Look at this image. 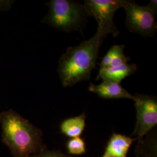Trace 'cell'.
Instances as JSON below:
<instances>
[{"label":"cell","mask_w":157,"mask_h":157,"mask_svg":"<svg viewBox=\"0 0 157 157\" xmlns=\"http://www.w3.org/2000/svg\"><path fill=\"white\" fill-rule=\"evenodd\" d=\"M67 152L72 155H82L86 152L84 140L80 137L71 138L67 143Z\"/></svg>","instance_id":"obj_13"},{"label":"cell","mask_w":157,"mask_h":157,"mask_svg":"<svg viewBox=\"0 0 157 157\" xmlns=\"http://www.w3.org/2000/svg\"><path fill=\"white\" fill-rule=\"evenodd\" d=\"M48 12L43 22L65 32L80 30L87 14L84 6L70 0H51L46 3Z\"/></svg>","instance_id":"obj_3"},{"label":"cell","mask_w":157,"mask_h":157,"mask_svg":"<svg viewBox=\"0 0 157 157\" xmlns=\"http://www.w3.org/2000/svg\"><path fill=\"white\" fill-rule=\"evenodd\" d=\"M2 141L12 157H30L47 146L43 142V133L12 109L0 113Z\"/></svg>","instance_id":"obj_2"},{"label":"cell","mask_w":157,"mask_h":157,"mask_svg":"<svg viewBox=\"0 0 157 157\" xmlns=\"http://www.w3.org/2000/svg\"><path fill=\"white\" fill-rule=\"evenodd\" d=\"M30 157H72L67 155L59 150H50L47 147L41 151Z\"/></svg>","instance_id":"obj_14"},{"label":"cell","mask_w":157,"mask_h":157,"mask_svg":"<svg viewBox=\"0 0 157 157\" xmlns=\"http://www.w3.org/2000/svg\"><path fill=\"white\" fill-rule=\"evenodd\" d=\"M135 139L118 133H113L108 141L101 157H128L129 148Z\"/></svg>","instance_id":"obj_8"},{"label":"cell","mask_w":157,"mask_h":157,"mask_svg":"<svg viewBox=\"0 0 157 157\" xmlns=\"http://www.w3.org/2000/svg\"><path fill=\"white\" fill-rule=\"evenodd\" d=\"M124 0H86L84 10L87 15L95 18L98 26L109 29L114 36L118 35L119 31L113 23L115 12L124 7Z\"/></svg>","instance_id":"obj_6"},{"label":"cell","mask_w":157,"mask_h":157,"mask_svg":"<svg viewBox=\"0 0 157 157\" xmlns=\"http://www.w3.org/2000/svg\"><path fill=\"white\" fill-rule=\"evenodd\" d=\"M136 154L137 157H157V137L154 134L146 140L143 138L137 140Z\"/></svg>","instance_id":"obj_11"},{"label":"cell","mask_w":157,"mask_h":157,"mask_svg":"<svg viewBox=\"0 0 157 157\" xmlns=\"http://www.w3.org/2000/svg\"><path fill=\"white\" fill-rule=\"evenodd\" d=\"M148 6L154 12H155L157 13V1L155 0H151L150 1Z\"/></svg>","instance_id":"obj_16"},{"label":"cell","mask_w":157,"mask_h":157,"mask_svg":"<svg viewBox=\"0 0 157 157\" xmlns=\"http://www.w3.org/2000/svg\"><path fill=\"white\" fill-rule=\"evenodd\" d=\"M136 122L132 136L140 140L148 135L157 124V100L154 96L136 94Z\"/></svg>","instance_id":"obj_5"},{"label":"cell","mask_w":157,"mask_h":157,"mask_svg":"<svg viewBox=\"0 0 157 157\" xmlns=\"http://www.w3.org/2000/svg\"><path fill=\"white\" fill-rule=\"evenodd\" d=\"M108 29L98 26L95 34L75 47H69L60 58L58 72L63 87L75 84L90 78L95 67L100 47L108 34Z\"/></svg>","instance_id":"obj_1"},{"label":"cell","mask_w":157,"mask_h":157,"mask_svg":"<svg viewBox=\"0 0 157 157\" xmlns=\"http://www.w3.org/2000/svg\"><path fill=\"white\" fill-rule=\"evenodd\" d=\"M126 27L130 32L151 36L157 31L156 13L148 6H140L133 1H126Z\"/></svg>","instance_id":"obj_4"},{"label":"cell","mask_w":157,"mask_h":157,"mask_svg":"<svg viewBox=\"0 0 157 157\" xmlns=\"http://www.w3.org/2000/svg\"><path fill=\"white\" fill-rule=\"evenodd\" d=\"M124 45H114L111 48L112 51V56L109 67H118L124 63H127L130 58L124 54Z\"/></svg>","instance_id":"obj_12"},{"label":"cell","mask_w":157,"mask_h":157,"mask_svg":"<svg viewBox=\"0 0 157 157\" xmlns=\"http://www.w3.org/2000/svg\"><path fill=\"white\" fill-rule=\"evenodd\" d=\"M137 65L135 63H124L118 67L100 69L97 80L102 78L103 80H111L118 83L133 75L137 71Z\"/></svg>","instance_id":"obj_9"},{"label":"cell","mask_w":157,"mask_h":157,"mask_svg":"<svg viewBox=\"0 0 157 157\" xmlns=\"http://www.w3.org/2000/svg\"><path fill=\"white\" fill-rule=\"evenodd\" d=\"M89 90L104 99L128 98L133 100L134 95H132L119 83L111 80H103L101 84L91 83Z\"/></svg>","instance_id":"obj_7"},{"label":"cell","mask_w":157,"mask_h":157,"mask_svg":"<svg viewBox=\"0 0 157 157\" xmlns=\"http://www.w3.org/2000/svg\"><path fill=\"white\" fill-rule=\"evenodd\" d=\"M86 114L83 113L63 120L60 124L61 132L70 138L80 137L86 128Z\"/></svg>","instance_id":"obj_10"},{"label":"cell","mask_w":157,"mask_h":157,"mask_svg":"<svg viewBox=\"0 0 157 157\" xmlns=\"http://www.w3.org/2000/svg\"><path fill=\"white\" fill-rule=\"evenodd\" d=\"M112 51L110 48L109 50L108 51L106 55L104 56V58L102 59V61L100 63V69H104L109 67L110 63L112 59Z\"/></svg>","instance_id":"obj_15"}]
</instances>
